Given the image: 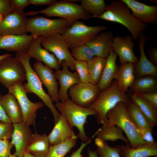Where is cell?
I'll return each instance as SVG.
<instances>
[{"mask_svg":"<svg viewBox=\"0 0 157 157\" xmlns=\"http://www.w3.org/2000/svg\"><path fill=\"white\" fill-rule=\"evenodd\" d=\"M13 124L14 130L11 142L15 148L13 154L17 157H23L33 134L32 131L30 126L23 121Z\"/></svg>","mask_w":157,"mask_h":157,"instance_id":"obj_20","label":"cell"},{"mask_svg":"<svg viewBox=\"0 0 157 157\" xmlns=\"http://www.w3.org/2000/svg\"><path fill=\"white\" fill-rule=\"evenodd\" d=\"M129 101L125 93L119 88L115 79L109 87L100 91L96 99L87 107L96 112L95 117L98 124L107 125L108 124L106 117L107 113L119 103L123 102L127 105Z\"/></svg>","mask_w":157,"mask_h":157,"instance_id":"obj_2","label":"cell"},{"mask_svg":"<svg viewBox=\"0 0 157 157\" xmlns=\"http://www.w3.org/2000/svg\"><path fill=\"white\" fill-rule=\"evenodd\" d=\"M138 45L140 56V59L135 64L134 72L137 78L146 75L156 77L157 68L146 56L144 50L145 42L147 40L143 32L141 33L139 37Z\"/></svg>","mask_w":157,"mask_h":157,"instance_id":"obj_21","label":"cell"},{"mask_svg":"<svg viewBox=\"0 0 157 157\" xmlns=\"http://www.w3.org/2000/svg\"><path fill=\"white\" fill-rule=\"evenodd\" d=\"M2 96V95L0 92V120L11 123L1 103Z\"/></svg>","mask_w":157,"mask_h":157,"instance_id":"obj_47","label":"cell"},{"mask_svg":"<svg viewBox=\"0 0 157 157\" xmlns=\"http://www.w3.org/2000/svg\"><path fill=\"white\" fill-rule=\"evenodd\" d=\"M43 38L42 36L33 37L27 53L31 58H35L38 61L43 62L50 68L56 70L59 69L61 64L56 57L42 47L41 43Z\"/></svg>","mask_w":157,"mask_h":157,"instance_id":"obj_16","label":"cell"},{"mask_svg":"<svg viewBox=\"0 0 157 157\" xmlns=\"http://www.w3.org/2000/svg\"><path fill=\"white\" fill-rule=\"evenodd\" d=\"M130 87L135 94L157 91L156 77L146 75L135 78Z\"/></svg>","mask_w":157,"mask_h":157,"instance_id":"obj_30","label":"cell"},{"mask_svg":"<svg viewBox=\"0 0 157 157\" xmlns=\"http://www.w3.org/2000/svg\"><path fill=\"white\" fill-rule=\"evenodd\" d=\"M61 65L62 69H58L54 72L60 84V101H63L69 99L68 91L69 88L73 85L81 82L77 72H72L70 71L65 61H63Z\"/></svg>","mask_w":157,"mask_h":157,"instance_id":"obj_18","label":"cell"},{"mask_svg":"<svg viewBox=\"0 0 157 157\" xmlns=\"http://www.w3.org/2000/svg\"><path fill=\"white\" fill-rule=\"evenodd\" d=\"M88 157H98L99 156L97 151H92L89 148H88Z\"/></svg>","mask_w":157,"mask_h":157,"instance_id":"obj_49","label":"cell"},{"mask_svg":"<svg viewBox=\"0 0 157 157\" xmlns=\"http://www.w3.org/2000/svg\"><path fill=\"white\" fill-rule=\"evenodd\" d=\"M23 157H36L30 153L25 151Z\"/></svg>","mask_w":157,"mask_h":157,"instance_id":"obj_51","label":"cell"},{"mask_svg":"<svg viewBox=\"0 0 157 157\" xmlns=\"http://www.w3.org/2000/svg\"><path fill=\"white\" fill-rule=\"evenodd\" d=\"M132 100L137 105L151 125L154 128L157 124V108L144 99L133 94Z\"/></svg>","mask_w":157,"mask_h":157,"instance_id":"obj_31","label":"cell"},{"mask_svg":"<svg viewBox=\"0 0 157 157\" xmlns=\"http://www.w3.org/2000/svg\"><path fill=\"white\" fill-rule=\"evenodd\" d=\"M8 91L13 94L21 107L23 115V122L29 126L35 124L36 112L44 106L42 102L34 103L28 98L22 83H15L8 88Z\"/></svg>","mask_w":157,"mask_h":157,"instance_id":"obj_10","label":"cell"},{"mask_svg":"<svg viewBox=\"0 0 157 157\" xmlns=\"http://www.w3.org/2000/svg\"><path fill=\"white\" fill-rule=\"evenodd\" d=\"M33 69L42 83L47 88L52 102L56 103L60 101L58 83L52 69L42 63L37 61L33 65Z\"/></svg>","mask_w":157,"mask_h":157,"instance_id":"obj_14","label":"cell"},{"mask_svg":"<svg viewBox=\"0 0 157 157\" xmlns=\"http://www.w3.org/2000/svg\"><path fill=\"white\" fill-rule=\"evenodd\" d=\"M134 65L130 63L121 64L115 74L114 78L117 81L119 88L123 93L127 91L135 79Z\"/></svg>","mask_w":157,"mask_h":157,"instance_id":"obj_27","label":"cell"},{"mask_svg":"<svg viewBox=\"0 0 157 157\" xmlns=\"http://www.w3.org/2000/svg\"><path fill=\"white\" fill-rule=\"evenodd\" d=\"M132 40L130 35L113 37L112 49L118 56L121 64L130 63L135 64L139 59L133 51L135 43Z\"/></svg>","mask_w":157,"mask_h":157,"instance_id":"obj_15","label":"cell"},{"mask_svg":"<svg viewBox=\"0 0 157 157\" xmlns=\"http://www.w3.org/2000/svg\"><path fill=\"white\" fill-rule=\"evenodd\" d=\"M12 56V54L7 53L2 55H0V61L3 58L9 56Z\"/></svg>","mask_w":157,"mask_h":157,"instance_id":"obj_50","label":"cell"},{"mask_svg":"<svg viewBox=\"0 0 157 157\" xmlns=\"http://www.w3.org/2000/svg\"><path fill=\"white\" fill-rule=\"evenodd\" d=\"M74 22L62 18L51 19L36 16L28 18L26 29L33 37H45L56 33L62 34Z\"/></svg>","mask_w":157,"mask_h":157,"instance_id":"obj_7","label":"cell"},{"mask_svg":"<svg viewBox=\"0 0 157 157\" xmlns=\"http://www.w3.org/2000/svg\"><path fill=\"white\" fill-rule=\"evenodd\" d=\"M12 10L23 11L24 9L30 4L29 0H10Z\"/></svg>","mask_w":157,"mask_h":157,"instance_id":"obj_41","label":"cell"},{"mask_svg":"<svg viewBox=\"0 0 157 157\" xmlns=\"http://www.w3.org/2000/svg\"><path fill=\"white\" fill-rule=\"evenodd\" d=\"M13 130V124L0 120V139H11Z\"/></svg>","mask_w":157,"mask_h":157,"instance_id":"obj_39","label":"cell"},{"mask_svg":"<svg viewBox=\"0 0 157 157\" xmlns=\"http://www.w3.org/2000/svg\"><path fill=\"white\" fill-rule=\"evenodd\" d=\"M138 131L143 139L148 143H153L155 142L152 134V131L144 128H138Z\"/></svg>","mask_w":157,"mask_h":157,"instance_id":"obj_42","label":"cell"},{"mask_svg":"<svg viewBox=\"0 0 157 157\" xmlns=\"http://www.w3.org/2000/svg\"><path fill=\"white\" fill-rule=\"evenodd\" d=\"M113 38L112 32L104 31L86 44L90 48L94 56L106 58L112 50Z\"/></svg>","mask_w":157,"mask_h":157,"instance_id":"obj_23","label":"cell"},{"mask_svg":"<svg viewBox=\"0 0 157 157\" xmlns=\"http://www.w3.org/2000/svg\"><path fill=\"white\" fill-rule=\"evenodd\" d=\"M26 78L24 66L15 57H8L0 61V83L6 88L16 83H23Z\"/></svg>","mask_w":157,"mask_h":157,"instance_id":"obj_9","label":"cell"},{"mask_svg":"<svg viewBox=\"0 0 157 157\" xmlns=\"http://www.w3.org/2000/svg\"><path fill=\"white\" fill-rule=\"evenodd\" d=\"M1 103L12 123L13 124L23 121L22 113L21 107L13 94L8 92L2 95Z\"/></svg>","mask_w":157,"mask_h":157,"instance_id":"obj_28","label":"cell"},{"mask_svg":"<svg viewBox=\"0 0 157 157\" xmlns=\"http://www.w3.org/2000/svg\"><path fill=\"white\" fill-rule=\"evenodd\" d=\"M107 29L105 26H89L77 20L62 34L69 48L86 44L94 39L100 32Z\"/></svg>","mask_w":157,"mask_h":157,"instance_id":"obj_8","label":"cell"},{"mask_svg":"<svg viewBox=\"0 0 157 157\" xmlns=\"http://www.w3.org/2000/svg\"><path fill=\"white\" fill-rule=\"evenodd\" d=\"M106 60V58L94 56L87 63L90 82L97 85L101 77Z\"/></svg>","mask_w":157,"mask_h":157,"instance_id":"obj_33","label":"cell"},{"mask_svg":"<svg viewBox=\"0 0 157 157\" xmlns=\"http://www.w3.org/2000/svg\"><path fill=\"white\" fill-rule=\"evenodd\" d=\"M50 143L46 134H32L26 151L36 157H46L49 151Z\"/></svg>","mask_w":157,"mask_h":157,"instance_id":"obj_24","label":"cell"},{"mask_svg":"<svg viewBox=\"0 0 157 157\" xmlns=\"http://www.w3.org/2000/svg\"><path fill=\"white\" fill-rule=\"evenodd\" d=\"M120 154L124 157H149L157 156V144L146 143L135 148H132L129 143L119 145Z\"/></svg>","mask_w":157,"mask_h":157,"instance_id":"obj_25","label":"cell"},{"mask_svg":"<svg viewBox=\"0 0 157 157\" xmlns=\"http://www.w3.org/2000/svg\"><path fill=\"white\" fill-rule=\"evenodd\" d=\"M97 146L96 150L99 157H122L120 154L119 145L111 147L106 141H103Z\"/></svg>","mask_w":157,"mask_h":157,"instance_id":"obj_37","label":"cell"},{"mask_svg":"<svg viewBox=\"0 0 157 157\" xmlns=\"http://www.w3.org/2000/svg\"><path fill=\"white\" fill-rule=\"evenodd\" d=\"M117 55L112 50L106 58V63L97 86L100 91L109 87L119 68L116 63Z\"/></svg>","mask_w":157,"mask_h":157,"instance_id":"obj_26","label":"cell"},{"mask_svg":"<svg viewBox=\"0 0 157 157\" xmlns=\"http://www.w3.org/2000/svg\"><path fill=\"white\" fill-rule=\"evenodd\" d=\"M30 4L35 6L41 5H48L49 6L54 3L55 0H29Z\"/></svg>","mask_w":157,"mask_h":157,"instance_id":"obj_48","label":"cell"},{"mask_svg":"<svg viewBox=\"0 0 157 157\" xmlns=\"http://www.w3.org/2000/svg\"><path fill=\"white\" fill-rule=\"evenodd\" d=\"M75 69L79 76L81 82H90L87 62L75 60Z\"/></svg>","mask_w":157,"mask_h":157,"instance_id":"obj_38","label":"cell"},{"mask_svg":"<svg viewBox=\"0 0 157 157\" xmlns=\"http://www.w3.org/2000/svg\"><path fill=\"white\" fill-rule=\"evenodd\" d=\"M41 46L55 56L61 64L64 60L71 70H75V60L69 50V47L65 39L61 34L56 33L43 38Z\"/></svg>","mask_w":157,"mask_h":157,"instance_id":"obj_11","label":"cell"},{"mask_svg":"<svg viewBox=\"0 0 157 157\" xmlns=\"http://www.w3.org/2000/svg\"><path fill=\"white\" fill-rule=\"evenodd\" d=\"M55 106L57 110L64 115L70 125L73 127L75 126L77 128L78 131L77 135L78 138L85 142L91 139L86 135L84 126L87 122L88 116L97 115L95 111L78 105L69 99L65 101L58 102Z\"/></svg>","mask_w":157,"mask_h":157,"instance_id":"obj_5","label":"cell"},{"mask_svg":"<svg viewBox=\"0 0 157 157\" xmlns=\"http://www.w3.org/2000/svg\"><path fill=\"white\" fill-rule=\"evenodd\" d=\"M12 10L10 0H0V14L3 18Z\"/></svg>","mask_w":157,"mask_h":157,"instance_id":"obj_44","label":"cell"},{"mask_svg":"<svg viewBox=\"0 0 157 157\" xmlns=\"http://www.w3.org/2000/svg\"><path fill=\"white\" fill-rule=\"evenodd\" d=\"M31 35H0V49L27 53L33 39Z\"/></svg>","mask_w":157,"mask_h":157,"instance_id":"obj_19","label":"cell"},{"mask_svg":"<svg viewBox=\"0 0 157 157\" xmlns=\"http://www.w3.org/2000/svg\"><path fill=\"white\" fill-rule=\"evenodd\" d=\"M155 157H157V156H155Z\"/></svg>","mask_w":157,"mask_h":157,"instance_id":"obj_54","label":"cell"},{"mask_svg":"<svg viewBox=\"0 0 157 157\" xmlns=\"http://www.w3.org/2000/svg\"><path fill=\"white\" fill-rule=\"evenodd\" d=\"M26 13L27 15L31 16L42 13L47 17H59L73 22L79 19L86 20L92 17V15L81 5L68 0L56 1L44 9L38 11H29Z\"/></svg>","mask_w":157,"mask_h":157,"instance_id":"obj_6","label":"cell"},{"mask_svg":"<svg viewBox=\"0 0 157 157\" xmlns=\"http://www.w3.org/2000/svg\"><path fill=\"white\" fill-rule=\"evenodd\" d=\"M3 19V16L0 14V23L2 21Z\"/></svg>","mask_w":157,"mask_h":157,"instance_id":"obj_52","label":"cell"},{"mask_svg":"<svg viewBox=\"0 0 157 157\" xmlns=\"http://www.w3.org/2000/svg\"><path fill=\"white\" fill-rule=\"evenodd\" d=\"M71 50L72 54L75 60L88 63L94 56L90 48L86 44L76 47Z\"/></svg>","mask_w":157,"mask_h":157,"instance_id":"obj_36","label":"cell"},{"mask_svg":"<svg viewBox=\"0 0 157 157\" xmlns=\"http://www.w3.org/2000/svg\"><path fill=\"white\" fill-rule=\"evenodd\" d=\"M15 57L22 63L26 70L27 82L23 84L26 93H34L42 100L44 104L52 112L56 123L60 114L53 104L50 96L43 89L39 77L31 67L30 62L31 57L27 53H16Z\"/></svg>","mask_w":157,"mask_h":157,"instance_id":"obj_3","label":"cell"},{"mask_svg":"<svg viewBox=\"0 0 157 157\" xmlns=\"http://www.w3.org/2000/svg\"><path fill=\"white\" fill-rule=\"evenodd\" d=\"M13 146L9 140L0 139V157H9Z\"/></svg>","mask_w":157,"mask_h":157,"instance_id":"obj_40","label":"cell"},{"mask_svg":"<svg viewBox=\"0 0 157 157\" xmlns=\"http://www.w3.org/2000/svg\"><path fill=\"white\" fill-rule=\"evenodd\" d=\"M83 8L92 15L96 17L102 15L106 11V5L104 0H81Z\"/></svg>","mask_w":157,"mask_h":157,"instance_id":"obj_35","label":"cell"},{"mask_svg":"<svg viewBox=\"0 0 157 157\" xmlns=\"http://www.w3.org/2000/svg\"><path fill=\"white\" fill-rule=\"evenodd\" d=\"M105 10L102 15L96 18L123 25L135 41L146 29V25L133 16L129 8L122 0H112L110 4L106 5Z\"/></svg>","mask_w":157,"mask_h":157,"instance_id":"obj_1","label":"cell"},{"mask_svg":"<svg viewBox=\"0 0 157 157\" xmlns=\"http://www.w3.org/2000/svg\"><path fill=\"white\" fill-rule=\"evenodd\" d=\"M108 123L120 128L126 134L131 147L135 148L146 143L142 138L138 128L129 115L127 105L118 104L107 113Z\"/></svg>","mask_w":157,"mask_h":157,"instance_id":"obj_4","label":"cell"},{"mask_svg":"<svg viewBox=\"0 0 157 157\" xmlns=\"http://www.w3.org/2000/svg\"><path fill=\"white\" fill-rule=\"evenodd\" d=\"M70 100L75 104L87 107L97 98L100 92L97 85L90 82L75 84L69 89Z\"/></svg>","mask_w":157,"mask_h":157,"instance_id":"obj_13","label":"cell"},{"mask_svg":"<svg viewBox=\"0 0 157 157\" xmlns=\"http://www.w3.org/2000/svg\"><path fill=\"white\" fill-rule=\"evenodd\" d=\"M27 16L24 11L12 10L3 18L0 23V35H27L26 29Z\"/></svg>","mask_w":157,"mask_h":157,"instance_id":"obj_12","label":"cell"},{"mask_svg":"<svg viewBox=\"0 0 157 157\" xmlns=\"http://www.w3.org/2000/svg\"><path fill=\"white\" fill-rule=\"evenodd\" d=\"M48 137L50 146L58 144L70 138H78L74 132L73 127L61 113Z\"/></svg>","mask_w":157,"mask_h":157,"instance_id":"obj_22","label":"cell"},{"mask_svg":"<svg viewBox=\"0 0 157 157\" xmlns=\"http://www.w3.org/2000/svg\"><path fill=\"white\" fill-rule=\"evenodd\" d=\"M123 131L119 127L110 124L102 125L96 132L97 138L103 140L115 142L117 140L124 141L126 144L129 143L126 137L123 134Z\"/></svg>","mask_w":157,"mask_h":157,"instance_id":"obj_29","label":"cell"},{"mask_svg":"<svg viewBox=\"0 0 157 157\" xmlns=\"http://www.w3.org/2000/svg\"><path fill=\"white\" fill-rule=\"evenodd\" d=\"M9 157H17L16 156H15L13 154H12L10 153V154Z\"/></svg>","mask_w":157,"mask_h":157,"instance_id":"obj_53","label":"cell"},{"mask_svg":"<svg viewBox=\"0 0 157 157\" xmlns=\"http://www.w3.org/2000/svg\"><path fill=\"white\" fill-rule=\"evenodd\" d=\"M95 135L96 133L93 135L91 139L88 142H82L80 147L76 150L73 151L69 157H83L81 154L83 150L87 144L91 142L92 138Z\"/></svg>","mask_w":157,"mask_h":157,"instance_id":"obj_45","label":"cell"},{"mask_svg":"<svg viewBox=\"0 0 157 157\" xmlns=\"http://www.w3.org/2000/svg\"><path fill=\"white\" fill-rule=\"evenodd\" d=\"M77 139L70 138L51 146L46 157H64L76 144Z\"/></svg>","mask_w":157,"mask_h":157,"instance_id":"obj_34","label":"cell"},{"mask_svg":"<svg viewBox=\"0 0 157 157\" xmlns=\"http://www.w3.org/2000/svg\"><path fill=\"white\" fill-rule=\"evenodd\" d=\"M149 60L153 64L157 65V49L155 47H151L149 49Z\"/></svg>","mask_w":157,"mask_h":157,"instance_id":"obj_46","label":"cell"},{"mask_svg":"<svg viewBox=\"0 0 157 157\" xmlns=\"http://www.w3.org/2000/svg\"><path fill=\"white\" fill-rule=\"evenodd\" d=\"M131 10L133 16L143 23L156 24L157 6H149L136 0H122Z\"/></svg>","mask_w":157,"mask_h":157,"instance_id":"obj_17","label":"cell"},{"mask_svg":"<svg viewBox=\"0 0 157 157\" xmlns=\"http://www.w3.org/2000/svg\"><path fill=\"white\" fill-rule=\"evenodd\" d=\"M129 115L138 128H144L153 131L154 128L140 110L137 105L132 100L127 105Z\"/></svg>","mask_w":157,"mask_h":157,"instance_id":"obj_32","label":"cell"},{"mask_svg":"<svg viewBox=\"0 0 157 157\" xmlns=\"http://www.w3.org/2000/svg\"><path fill=\"white\" fill-rule=\"evenodd\" d=\"M144 99L157 108V91L135 94Z\"/></svg>","mask_w":157,"mask_h":157,"instance_id":"obj_43","label":"cell"}]
</instances>
